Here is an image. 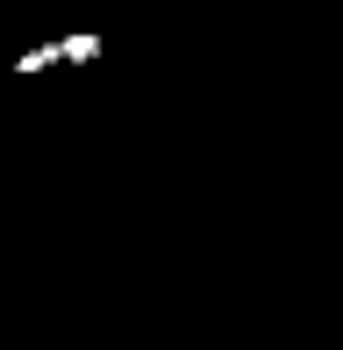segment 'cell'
<instances>
[{"label":"cell","instance_id":"obj_2","mask_svg":"<svg viewBox=\"0 0 343 350\" xmlns=\"http://www.w3.org/2000/svg\"><path fill=\"white\" fill-rule=\"evenodd\" d=\"M100 51H107V43L93 36V29H79V36H65V65H100Z\"/></svg>","mask_w":343,"mask_h":350},{"label":"cell","instance_id":"obj_1","mask_svg":"<svg viewBox=\"0 0 343 350\" xmlns=\"http://www.w3.org/2000/svg\"><path fill=\"white\" fill-rule=\"evenodd\" d=\"M57 65H65V36H51V43H29V51L14 57L8 72H57Z\"/></svg>","mask_w":343,"mask_h":350}]
</instances>
